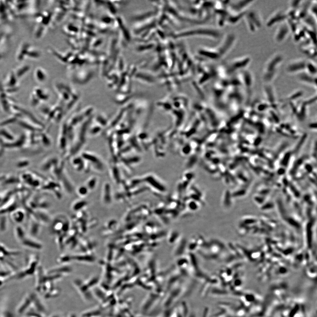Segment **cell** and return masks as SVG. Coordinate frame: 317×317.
<instances>
[{
    "label": "cell",
    "instance_id": "obj_1",
    "mask_svg": "<svg viewBox=\"0 0 317 317\" xmlns=\"http://www.w3.org/2000/svg\"><path fill=\"white\" fill-rule=\"evenodd\" d=\"M284 60V55L279 52L273 54L267 60L262 73V79L265 84L272 83L276 79Z\"/></svg>",
    "mask_w": 317,
    "mask_h": 317
},
{
    "label": "cell",
    "instance_id": "obj_2",
    "mask_svg": "<svg viewBox=\"0 0 317 317\" xmlns=\"http://www.w3.org/2000/svg\"><path fill=\"white\" fill-rule=\"evenodd\" d=\"M41 56V53L36 48L30 44L25 42L21 45L16 53L17 60L22 62L26 59H38Z\"/></svg>",
    "mask_w": 317,
    "mask_h": 317
},
{
    "label": "cell",
    "instance_id": "obj_3",
    "mask_svg": "<svg viewBox=\"0 0 317 317\" xmlns=\"http://www.w3.org/2000/svg\"><path fill=\"white\" fill-rule=\"evenodd\" d=\"M244 20L249 30L255 33L260 30L263 25V19L259 12L255 10L247 11L244 15Z\"/></svg>",
    "mask_w": 317,
    "mask_h": 317
},
{
    "label": "cell",
    "instance_id": "obj_4",
    "mask_svg": "<svg viewBox=\"0 0 317 317\" xmlns=\"http://www.w3.org/2000/svg\"><path fill=\"white\" fill-rule=\"evenodd\" d=\"M292 31L287 20L281 23L275 31L274 39L278 44H282L286 42L290 35Z\"/></svg>",
    "mask_w": 317,
    "mask_h": 317
},
{
    "label": "cell",
    "instance_id": "obj_5",
    "mask_svg": "<svg viewBox=\"0 0 317 317\" xmlns=\"http://www.w3.org/2000/svg\"><path fill=\"white\" fill-rule=\"evenodd\" d=\"M308 60L304 59L299 58L290 62L287 65L286 71L290 75H297L306 72Z\"/></svg>",
    "mask_w": 317,
    "mask_h": 317
},
{
    "label": "cell",
    "instance_id": "obj_6",
    "mask_svg": "<svg viewBox=\"0 0 317 317\" xmlns=\"http://www.w3.org/2000/svg\"><path fill=\"white\" fill-rule=\"evenodd\" d=\"M254 1H237L232 2L230 5V10L232 13L244 14L247 11L248 8L254 2Z\"/></svg>",
    "mask_w": 317,
    "mask_h": 317
},
{
    "label": "cell",
    "instance_id": "obj_7",
    "mask_svg": "<svg viewBox=\"0 0 317 317\" xmlns=\"http://www.w3.org/2000/svg\"><path fill=\"white\" fill-rule=\"evenodd\" d=\"M251 59L249 56H243L235 59L231 63V69L233 70L232 71H243L246 69Z\"/></svg>",
    "mask_w": 317,
    "mask_h": 317
},
{
    "label": "cell",
    "instance_id": "obj_8",
    "mask_svg": "<svg viewBox=\"0 0 317 317\" xmlns=\"http://www.w3.org/2000/svg\"><path fill=\"white\" fill-rule=\"evenodd\" d=\"M287 17L288 14L284 13L282 11L279 10L275 12L267 20L266 26L270 27L275 25L276 24H280L285 21H286Z\"/></svg>",
    "mask_w": 317,
    "mask_h": 317
},
{
    "label": "cell",
    "instance_id": "obj_9",
    "mask_svg": "<svg viewBox=\"0 0 317 317\" xmlns=\"http://www.w3.org/2000/svg\"><path fill=\"white\" fill-rule=\"evenodd\" d=\"M297 76L298 80L301 83L316 87V76L312 75L306 72H304L297 75Z\"/></svg>",
    "mask_w": 317,
    "mask_h": 317
},
{
    "label": "cell",
    "instance_id": "obj_10",
    "mask_svg": "<svg viewBox=\"0 0 317 317\" xmlns=\"http://www.w3.org/2000/svg\"><path fill=\"white\" fill-rule=\"evenodd\" d=\"M34 77L36 81L39 83H43L47 79V74L43 68L38 67L35 69Z\"/></svg>",
    "mask_w": 317,
    "mask_h": 317
},
{
    "label": "cell",
    "instance_id": "obj_11",
    "mask_svg": "<svg viewBox=\"0 0 317 317\" xmlns=\"http://www.w3.org/2000/svg\"><path fill=\"white\" fill-rule=\"evenodd\" d=\"M240 79L247 86H251L254 81L253 74L250 72L246 71V70L242 71Z\"/></svg>",
    "mask_w": 317,
    "mask_h": 317
},
{
    "label": "cell",
    "instance_id": "obj_12",
    "mask_svg": "<svg viewBox=\"0 0 317 317\" xmlns=\"http://www.w3.org/2000/svg\"><path fill=\"white\" fill-rule=\"evenodd\" d=\"M30 69V67L29 66L23 65L19 67L15 70L14 71H13L16 77L19 79L26 75L27 73L29 71Z\"/></svg>",
    "mask_w": 317,
    "mask_h": 317
},
{
    "label": "cell",
    "instance_id": "obj_13",
    "mask_svg": "<svg viewBox=\"0 0 317 317\" xmlns=\"http://www.w3.org/2000/svg\"><path fill=\"white\" fill-rule=\"evenodd\" d=\"M2 33V32L0 33V46L2 45L3 42H4V41H5L4 39H5V36Z\"/></svg>",
    "mask_w": 317,
    "mask_h": 317
}]
</instances>
